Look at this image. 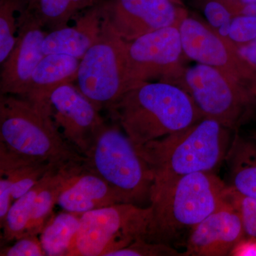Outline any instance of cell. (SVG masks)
<instances>
[{
    "instance_id": "32",
    "label": "cell",
    "mask_w": 256,
    "mask_h": 256,
    "mask_svg": "<svg viewBox=\"0 0 256 256\" xmlns=\"http://www.w3.org/2000/svg\"><path fill=\"white\" fill-rule=\"evenodd\" d=\"M230 256H256V238H244L234 248Z\"/></svg>"
},
{
    "instance_id": "18",
    "label": "cell",
    "mask_w": 256,
    "mask_h": 256,
    "mask_svg": "<svg viewBox=\"0 0 256 256\" xmlns=\"http://www.w3.org/2000/svg\"><path fill=\"white\" fill-rule=\"evenodd\" d=\"M84 163H70L55 170L35 198L31 217L24 234L40 235L42 229L53 215L54 208L57 204L60 193L72 176L82 168Z\"/></svg>"
},
{
    "instance_id": "33",
    "label": "cell",
    "mask_w": 256,
    "mask_h": 256,
    "mask_svg": "<svg viewBox=\"0 0 256 256\" xmlns=\"http://www.w3.org/2000/svg\"><path fill=\"white\" fill-rule=\"evenodd\" d=\"M244 4H256V0H240Z\"/></svg>"
},
{
    "instance_id": "20",
    "label": "cell",
    "mask_w": 256,
    "mask_h": 256,
    "mask_svg": "<svg viewBox=\"0 0 256 256\" xmlns=\"http://www.w3.org/2000/svg\"><path fill=\"white\" fill-rule=\"evenodd\" d=\"M98 0H24L21 11L42 28L54 30L67 26L79 12L90 9Z\"/></svg>"
},
{
    "instance_id": "29",
    "label": "cell",
    "mask_w": 256,
    "mask_h": 256,
    "mask_svg": "<svg viewBox=\"0 0 256 256\" xmlns=\"http://www.w3.org/2000/svg\"><path fill=\"white\" fill-rule=\"evenodd\" d=\"M36 235L24 234L16 239L10 246L2 247L1 256H45L40 237Z\"/></svg>"
},
{
    "instance_id": "9",
    "label": "cell",
    "mask_w": 256,
    "mask_h": 256,
    "mask_svg": "<svg viewBox=\"0 0 256 256\" xmlns=\"http://www.w3.org/2000/svg\"><path fill=\"white\" fill-rule=\"evenodd\" d=\"M178 28L186 58L223 72L244 88L256 105L252 72L239 48L228 38L220 36L206 22L188 14Z\"/></svg>"
},
{
    "instance_id": "28",
    "label": "cell",
    "mask_w": 256,
    "mask_h": 256,
    "mask_svg": "<svg viewBox=\"0 0 256 256\" xmlns=\"http://www.w3.org/2000/svg\"><path fill=\"white\" fill-rule=\"evenodd\" d=\"M230 198L238 210L246 235L256 238V200L240 194L232 186Z\"/></svg>"
},
{
    "instance_id": "30",
    "label": "cell",
    "mask_w": 256,
    "mask_h": 256,
    "mask_svg": "<svg viewBox=\"0 0 256 256\" xmlns=\"http://www.w3.org/2000/svg\"><path fill=\"white\" fill-rule=\"evenodd\" d=\"M13 184L8 176L0 175V225L8 215L10 207L12 204Z\"/></svg>"
},
{
    "instance_id": "16",
    "label": "cell",
    "mask_w": 256,
    "mask_h": 256,
    "mask_svg": "<svg viewBox=\"0 0 256 256\" xmlns=\"http://www.w3.org/2000/svg\"><path fill=\"white\" fill-rule=\"evenodd\" d=\"M80 60L65 54L45 55L32 74L22 95L35 105L52 109L50 98L57 88L76 80Z\"/></svg>"
},
{
    "instance_id": "15",
    "label": "cell",
    "mask_w": 256,
    "mask_h": 256,
    "mask_svg": "<svg viewBox=\"0 0 256 256\" xmlns=\"http://www.w3.org/2000/svg\"><path fill=\"white\" fill-rule=\"evenodd\" d=\"M122 203L104 178L84 164L72 176L57 204L66 212L82 215L90 210Z\"/></svg>"
},
{
    "instance_id": "6",
    "label": "cell",
    "mask_w": 256,
    "mask_h": 256,
    "mask_svg": "<svg viewBox=\"0 0 256 256\" xmlns=\"http://www.w3.org/2000/svg\"><path fill=\"white\" fill-rule=\"evenodd\" d=\"M152 208L116 204L84 214L67 256H108L149 236Z\"/></svg>"
},
{
    "instance_id": "24",
    "label": "cell",
    "mask_w": 256,
    "mask_h": 256,
    "mask_svg": "<svg viewBox=\"0 0 256 256\" xmlns=\"http://www.w3.org/2000/svg\"><path fill=\"white\" fill-rule=\"evenodd\" d=\"M24 0H0V63L9 56L16 44L18 20L16 13L22 9Z\"/></svg>"
},
{
    "instance_id": "21",
    "label": "cell",
    "mask_w": 256,
    "mask_h": 256,
    "mask_svg": "<svg viewBox=\"0 0 256 256\" xmlns=\"http://www.w3.org/2000/svg\"><path fill=\"white\" fill-rule=\"evenodd\" d=\"M82 216L66 210L52 215L38 235L46 256L68 255Z\"/></svg>"
},
{
    "instance_id": "4",
    "label": "cell",
    "mask_w": 256,
    "mask_h": 256,
    "mask_svg": "<svg viewBox=\"0 0 256 256\" xmlns=\"http://www.w3.org/2000/svg\"><path fill=\"white\" fill-rule=\"evenodd\" d=\"M228 190L213 172H200L152 194V218L148 242L166 244L182 230L193 228L218 208Z\"/></svg>"
},
{
    "instance_id": "14",
    "label": "cell",
    "mask_w": 256,
    "mask_h": 256,
    "mask_svg": "<svg viewBox=\"0 0 256 256\" xmlns=\"http://www.w3.org/2000/svg\"><path fill=\"white\" fill-rule=\"evenodd\" d=\"M20 12L16 44L2 68V95L21 96L34 70L45 56L43 43L47 34L34 20Z\"/></svg>"
},
{
    "instance_id": "13",
    "label": "cell",
    "mask_w": 256,
    "mask_h": 256,
    "mask_svg": "<svg viewBox=\"0 0 256 256\" xmlns=\"http://www.w3.org/2000/svg\"><path fill=\"white\" fill-rule=\"evenodd\" d=\"M240 215L230 198H226L196 226L192 228L184 256L230 255L234 248L245 238Z\"/></svg>"
},
{
    "instance_id": "1",
    "label": "cell",
    "mask_w": 256,
    "mask_h": 256,
    "mask_svg": "<svg viewBox=\"0 0 256 256\" xmlns=\"http://www.w3.org/2000/svg\"><path fill=\"white\" fill-rule=\"evenodd\" d=\"M108 110L136 146L170 136L204 118L188 92L162 82L138 84Z\"/></svg>"
},
{
    "instance_id": "19",
    "label": "cell",
    "mask_w": 256,
    "mask_h": 256,
    "mask_svg": "<svg viewBox=\"0 0 256 256\" xmlns=\"http://www.w3.org/2000/svg\"><path fill=\"white\" fill-rule=\"evenodd\" d=\"M57 168L60 166L24 159L0 146V175L8 176L12 182L14 202L33 188L48 172Z\"/></svg>"
},
{
    "instance_id": "11",
    "label": "cell",
    "mask_w": 256,
    "mask_h": 256,
    "mask_svg": "<svg viewBox=\"0 0 256 256\" xmlns=\"http://www.w3.org/2000/svg\"><path fill=\"white\" fill-rule=\"evenodd\" d=\"M99 4L102 20L128 42L160 28L180 26L188 14L173 0H108Z\"/></svg>"
},
{
    "instance_id": "26",
    "label": "cell",
    "mask_w": 256,
    "mask_h": 256,
    "mask_svg": "<svg viewBox=\"0 0 256 256\" xmlns=\"http://www.w3.org/2000/svg\"><path fill=\"white\" fill-rule=\"evenodd\" d=\"M180 256L174 249L162 242L139 239L128 246L110 252L108 256Z\"/></svg>"
},
{
    "instance_id": "22",
    "label": "cell",
    "mask_w": 256,
    "mask_h": 256,
    "mask_svg": "<svg viewBox=\"0 0 256 256\" xmlns=\"http://www.w3.org/2000/svg\"><path fill=\"white\" fill-rule=\"evenodd\" d=\"M57 168L48 172L33 188L13 202L1 226L2 230V244L3 245L14 242L26 233L35 198Z\"/></svg>"
},
{
    "instance_id": "8",
    "label": "cell",
    "mask_w": 256,
    "mask_h": 256,
    "mask_svg": "<svg viewBox=\"0 0 256 256\" xmlns=\"http://www.w3.org/2000/svg\"><path fill=\"white\" fill-rule=\"evenodd\" d=\"M127 44L102 18L100 36L80 60L76 86L99 110L130 90Z\"/></svg>"
},
{
    "instance_id": "3",
    "label": "cell",
    "mask_w": 256,
    "mask_h": 256,
    "mask_svg": "<svg viewBox=\"0 0 256 256\" xmlns=\"http://www.w3.org/2000/svg\"><path fill=\"white\" fill-rule=\"evenodd\" d=\"M0 146L24 159L63 166L85 158L60 134L52 109L21 97H0Z\"/></svg>"
},
{
    "instance_id": "27",
    "label": "cell",
    "mask_w": 256,
    "mask_h": 256,
    "mask_svg": "<svg viewBox=\"0 0 256 256\" xmlns=\"http://www.w3.org/2000/svg\"><path fill=\"white\" fill-rule=\"evenodd\" d=\"M228 38L238 48L254 41L256 38V16H234L229 28Z\"/></svg>"
},
{
    "instance_id": "10",
    "label": "cell",
    "mask_w": 256,
    "mask_h": 256,
    "mask_svg": "<svg viewBox=\"0 0 256 256\" xmlns=\"http://www.w3.org/2000/svg\"><path fill=\"white\" fill-rule=\"evenodd\" d=\"M180 26L160 28L128 42L130 89L140 82L159 79L172 84L184 66Z\"/></svg>"
},
{
    "instance_id": "31",
    "label": "cell",
    "mask_w": 256,
    "mask_h": 256,
    "mask_svg": "<svg viewBox=\"0 0 256 256\" xmlns=\"http://www.w3.org/2000/svg\"><path fill=\"white\" fill-rule=\"evenodd\" d=\"M239 50L252 72L256 94V38Z\"/></svg>"
},
{
    "instance_id": "12",
    "label": "cell",
    "mask_w": 256,
    "mask_h": 256,
    "mask_svg": "<svg viewBox=\"0 0 256 256\" xmlns=\"http://www.w3.org/2000/svg\"><path fill=\"white\" fill-rule=\"evenodd\" d=\"M52 117L64 137L82 154L87 152L99 131L105 126L100 110L73 82L52 92Z\"/></svg>"
},
{
    "instance_id": "25",
    "label": "cell",
    "mask_w": 256,
    "mask_h": 256,
    "mask_svg": "<svg viewBox=\"0 0 256 256\" xmlns=\"http://www.w3.org/2000/svg\"><path fill=\"white\" fill-rule=\"evenodd\" d=\"M202 10L210 28L220 36L228 38L234 16L227 0H204Z\"/></svg>"
},
{
    "instance_id": "2",
    "label": "cell",
    "mask_w": 256,
    "mask_h": 256,
    "mask_svg": "<svg viewBox=\"0 0 256 256\" xmlns=\"http://www.w3.org/2000/svg\"><path fill=\"white\" fill-rule=\"evenodd\" d=\"M230 130L218 121L204 118L178 132L137 146L154 176L151 194L186 175L213 171L227 156Z\"/></svg>"
},
{
    "instance_id": "7",
    "label": "cell",
    "mask_w": 256,
    "mask_h": 256,
    "mask_svg": "<svg viewBox=\"0 0 256 256\" xmlns=\"http://www.w3.org/2000/svg\"><path fill=\"white\" fill-rule=\"evenodd\" d=\"M174 85L191 96L204 117L236 129L256 110L244 88L218 69L197 63L184 66Z\"/></svg>"
},
{
    "instance_id": "23",
    "label": "cell",
    "mask_w": 256,
    "mask_h": 256,
    "mask_svg": "<svg viewBox=\"0 0 256 256\" xmlns=\"http://www.w3.org/2000/svg\"><path fill=\"white\" fill-rule=\"evenodd\" d=\"M232 188L240 194L256 200V150L246 143H234Z\"/></svg>"
},
{
    "instance_id": "17",
    "label": "cell",
    "mask_w": 256,
    "mask_h": 256,
    "mask_svg": "<svg viewBox=\"0 0 256 256\" xmlns=\"http://www.w3.org/2000/svg\"><path fill=\"white\" fill-rule=\"evenodd\" d=\"M102 16L100 4L90 8L77 20L75 25L52 30L43 43L45 55L65 54L82 60L100 36Z\"/></svg>"
},
{
    "instance_id": "5",
    "label": "cell",
    "mask_w": 256,
    "mask_h": 256,
    "mask_svg": "<svg viewBox=\"0 0 256 256\" xmlns=\"http://www.w3.org/2000/svg\"><path fill=\"white\" fill-rule=\"evenodd\" d=\"M84 156L86 166L110 185L122 203L138 205L150 200L154 183L150 168L118 126L105 124Z\"/></svg>"
}]
</instances>
